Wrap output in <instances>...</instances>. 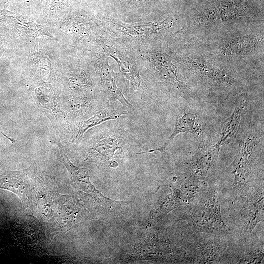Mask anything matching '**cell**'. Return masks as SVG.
<instances>
[{"mask_svg": "<svg viewBox=\"0 0 264 264\" xmlns=\"http://www.w3.org/2000/svg\"><path fill=\"white\" fill-rule=\"evenodd\" d=\"M264 23L224 27L201 43L199 50L213 63L233 64L262 60L264 57Z\"/></svg>", "mask_w": 264, "mask_h": 264, "instance_id": "obj_1", "label": "cell"}, {"mask_svg": "<svg viewBox=\"0 0 264 264\" xmlns=\"http://www.w3.org/2000/svg\"><path fill=\"white\" fill-rule=\"evenodd\" d=\"M172 57L188 76L210 90L229 92L236 88L234 77L218 67L199 50L186 47L173 52Z\"/></svg>", "mask_w": 264, "mask_h": 264, "instance_id": "obj_2", "label": "cell"}, {"mask_svg": "<svg viewBox=\"0 0 264 264\" xmlns=\"http://www.w3.org/2000/svg\"><path fill=\"white\" fill-rule=\"evenodd\" d=\"M127 261L151 260L161 263L186 262V253L169 240L167 229L158 227L150 229L136 238L128 251Z\"/></svg>", "mask_w": 264, "mask_h": 264, "instance_id": "obj_3", "label": "cell"}, {"mask_svg": "<svg viewBox=\"0 0 264 264\" xmlns=\"http://www.w3.org/2000/svg\"><path fill=\"white\" fill-rule=\"evenodd\" d=\"M141 52L150 75L159 87L175 96L190 97V86L171 55L159 47Z\"/></svg>", "mask_w": 264, "mask_h": 264, "instance_id": "obj_4", "label": "cell"}, {"mask_svg": "<svg viewBox=\"0 0 264 264\" xmlns=\"http://www.w3.org/2000/svg\"><path fill=\"white\" fill-rule=\"evenodd\" d=\"M220 193L219 188L212 187L191 205L186 219L196 231L222 236L230 232L221 216Z\"/></svg>", "mask_w": 264, "mask_h": 264, "instance_id": "obj_5", "label": "cell"}, {"mask_svg": "<svg viewBox=\"0 0 264 264\" xmlns=\"http://www.w3.org/2000/svg\"><path fill=\"white\" fill-rule=\"evenodd\" d=\"M224 27L214 3H208L192 12L183 26L171 37L187 44L202 43L217 34Z\"/></svg>", "mask_w": 264, "mask_h": 264, "instance_id": "obj_6", "label": "cell"}, {"mask_svg": "<svg viewBox=\"0 0 264 264\" xmlns=\"http://www.w3.org/2000/svg\"><path fill=\"white\" fill-rule=\"evenodd\" d=\"M174 20L169 17L156 22L127 23L114 18L104 20V24L110 31L126 41H157L160 40L174 27Z\"/></svg>", "mask_w": 264, "mask_h": 264, "instance_id": "obj_7", "label": "cell"}, {"mask_svg": "<svg viewBox=\"0 0 264 264\" xmlns=\"http://www.w3.org/2000/svg\"><path fill=\"white\" fill-rule=\"evenodd\" d=\"M60 153L58 160L62 163L67 170L73 186L76 189L82 201L86 203L91 209L106 206L110 199L104 197L90 180L88 170L74 165L69 160L64 146L59 140H56Z\"/></svg>", "mask_w": 264, "mask_h": 264, "instance_id": "obj_8", "label": "cell"}, {"mask_svg": "<svg viewBox=\"0 0 264 264\" xmlns=\"http://www.w3.org/2000/svg\"><path fill=\"white\" fill-rule=\"evenodd\" d=\"M0 33L7 41H28L42 35L53 37L29 18L6 9H0Z\"/></svg>", "mask_w": 264, "mask_h": 264, "instance_id": "obj_9", "label": "cell"}, {"mask_svg": "<svg viewBox=\"0 0 264 264\" xmlns=\"http://www.w3.org/2000/svg\"><path fill=\"white\" fill-rule=\"evenodd\" d=\"M88 214L77 198L60 195L56 212L45 225L50 233L66 232L88 219Z\"/></svg>", "mask_w": 264, "mask_h": 264, "instance_id": "obj_10", "label": "cell"}, {"mask_svg": "<svg viewBox=\"0 0 264 264\" xmlns=\"http://www.w3.org/2000/svg\"><path fill=\"white\" fill-rule=\"evenodd\" d=\"M60 194L51 179H44L38 173L32 188V214L45 224L54 216L59 201Z\"/></svg>", "mask_w": 264, "mask_h": 264, "instance_id": "obj_11", "label": "cell"}, {"mask_svg": "<svg viewBox=\"0 0 264 264\" xmlns=\"http://www.w3.org/2000/svg\"><path fill=\"white\" fill-rule=\"evenodd\" d=\"M254 144V138L251 136L242 140L240 143V152L233 163L234 175L233 186L236 198L244 197L250 190V184L253 176Z\"/></svg>", "mask_w": 264, "mask_h": 264, "instance_id": "obj_12", "label": "cell"}, {"mask_svg": "<svg viewBox=\"0 0 264 264\" xmlns=\"http://www.w3.org/2000/svg\"><path fill=\"white\" fill-rule=\"evenodd\" d=\"M34 164L27 169L7 171L0 174V188L15 194L21 199L23 208L32 214V188L36 180Z\"/></svg>", "mask_w": 264, "mask_h": 264, "instance_id": "obj_13", "label": "cell"}, {"mask_svg": "<svg viewBox=\"0 0 264 264\" xmlns=\"http://www.w3.org/2000/svg\"><path fill=\"white\" fill-rule=\"evenodd\" d=\"M127 137L120 129L104 130L88 150V156L95 161L114 160L124 157Z\"/></svg>", "mask_w": 264, "mask_h": 264, "instance_id": "obj_14", "label": "cell"}, {"mask_svg": "<svg viewBox=\"0 0 264 264\" xmlns=\"http://www.w3.org/2000/svg\"><path fill=\"white\" fill-rule=\"evenodd\" d=\"M220 149L216 144L198 149L184 164V177L206 182H212Z\"/></svg>", "mask_w": 264, "mask_h": 264, "instance_id": "obj_15", "label": "cell"}, {"mask_svg": "<svg viewBox=\"0 0 264 264\" xmlns=\"http://www.w3.org/2000/svg\"><path fill=\"white\" fill-rule=\"evenodd\" d=\"M97 44L107 55L112 58L118 64L121 76L128 88L145 94L154 101L146 83L140 76L136 64L124 52L110 43L99 40Z\"/></svg>", "mask_w": 264, "mask_h": 264, "instance_id": "obj_16", "label": "cell"}, {"mask_svg": "<svg viewBox=\"0 0 264 264\" xmlns=\"http://www.w3.org/2000/svg\"><path fill=\"white\" fill-rule=\"evenodd\" d=\"M225 27L248 26L257 23V17L246 0H216L214 2Z\"/></svg>", "mask_w": 264, "mask_h": 264, "instance_id": "obj_17", "label": "cell"}, {"mask_svg": "<svg viewBox=\"0 0 264 264\" xmlns=\"http://www.w3.org/2000/svg\"><path fill=\"white\" fill-rule=\"evenodd\" d=\"M219 236L215 235L214 237L190 244L186 253V262L193 264L219 263L226 246Z\"/></svg>", "mask_w": 264, "mask_h": 264, "instance_id": "obj_18", "label": "cell"}, {"mask_svg": "<svg viewBox=\"0 0 264 264\" xmlns=\"http://www.w3.org/2000/svg\"><path fill=\"white\" fill-rule=\"evenodd\" d=\"M246 197V200L239 213L241 232L245 238L258 223L264 221L263 185L251 190Z\"/></svg>", "mask_w": 264, "mask_h": 264, "instance_id": "obj_19", "label": "cell"}, {"mask_svg": "<svg viewBox=\"0 0 264 264\" xmlns=\"http://www.w3.org/2000/svg\"><path fill=\"white\" fill-rule=\"evenodd\" d=\"M96 70L100 78L101 86L105 95L109 100H117L126 107L132 105L125 98L116 84L117 74L109 65L106 55L97 58L95 63Z\"/></svg>", "mask_w": 264, "mask_h": 264, "instance_id": "obj_20", "label": "cell"}, {"mask_svg": "<svg viewBox=\"0 0 264 264\" xmlns=\"http://www.w3.org/2000/svg\"><path fill=\"white\" fill-rule=\"evenodd\" d=\"M234 109L230 116L224 121L220 139L216 144L220 148L233 140L242 124V120L248 106L247 94L243 93L236 98Z\"/></svg>", "mask_w": 264, "mask_h": 264, "instance_id": "obj_21", "label": "cell"}, {"mask_svg": "<svg viewBox=\"0 0 264 264\" xmlns=\"http://www.w3.org/2000/svg\"><path fill=\"white\" fill-rule=\"evenodd\" d=\"M159 192V196L148 217V223L164 217L171 210L184 205L183 195L179 187L173 185L163 186Z\"/></svg>", "mask_w": 264, "mask_h": 264, "instance_id": "obj_22", "label": "cell"}, {"mask_svg": "<svg viewBox=\"0 0 264 264\" xmlns=\"http://www.w3.org/2000/svg\"><path fill=\"white\" fill-rule=\"evenodd\" d=\"M197 116L194 113H186L177 118L175 122L174 129L172 134L167 141L161 147L156 149H151L147 151L134 154H140L147 153L158 151L163 152L174 138L179 134L187 133H191L195 136L199 140V146L198 149L204 146V140L199 127L197 124Z\"/></svg>", "mask_w": 264, "mask_h": 264, "instance_id": "obj_23", "label": "cell"}, {"mask_svg": "<svg viewBox=\"0 0 264 264\" xmlns=\"http://www.w3.org/2000/svg\"><path fill=\"white\" fill-rule=\"evenodd\" d=\"M127 115V112L115 109L107 102L106 105L98 110L93 116L88 119L81 121L77 124V132L74 141L80 142L86 132L92 127L107 121L124 118Z\"/></svg>", "mask_w": 264, "mask_h": 264, "instance_id": "obj_24", "label": "cell"}, {"mask_svg": "<svg viewBox=\"0 0 264 264\" xmlns=\"http://www.w3.org/2000/svg\"><path fill=\"white\" fill-rule=\"evenodd\" d=\"M65 26L68 33L76 39H87L91 33L90 24L87 20L78 16H71Z\"/></svg>", "mask_w": 264, "mask_h": 264, "instance_id": "obj_25", "label": "cell"}, {"mask_svg": "<svg viewBox=\"0 0 264 264\" xmlns=\"http://www.w3.org/2000/svg\"><path fill=\"white\" fill-rule=\"evenodd\" d=\"M68 86L72 90L81 92L91 87L92 82L90 77L86 72L76 71L71 75L69 79Z\"/></svg>", "mask_w": 264, "mask_h": 264, "instance_id": "obj_26", "label": "cell"}, {"mask_svg": "<svg viewBox=\"0 0 264 264\" xmlns=\"http://www.w3.org/2000/svg\"><path fill=\"white\" fill-rule=\"evenodd\" d=\"M93 99L91 95H80L72 97L70 100V108L76 115H81L91 106Z\"/></svg>", "mask_w": 264, "mask_h": 264, "instance_id": "obj_27", "label": "cell"}, {"mask_svg": "<svg viewBox=\"0 0 264 264\" xmlns=\"http://www.w3.org/2000/svg\"><path fill=\"white\" fill-rule=\"evenodd\" d=\"M72 0H45V11L50 15L56 14L68 7Z\"/></svg>", "mask_w": 264, "mask_h": 264, "instance_id": "obj_28", "label": "cell"}, {"mask_svg": "<svg viewBox=\"0 0 264 264\" xmlns=\"http://www.w3.org/2000/svg\"><path fill=\"white\" fill-rule=\"evenodd\" d=\"M239 264H262L264 262L263 246L251 250L237 261Z\"/></svg>", "mask_w": 264, "mask_h": 264, "instance_id": "obj_29", "label": "cell"}, {"mask_svg": "<svg viewBox=\"0 0 264 264\" xmlns=\"http://www.w3.org/2000/svg\"><path fill=\"white\" fill-rule=\"evenodd\" d=\"M7 45V41L3 37H1L0 38V59L6 49Z\"/></svg>", "mask_w": 264, "mask_h": 264, "instance_id": "obj_30", "label": "cell"}, {"mask_svg": "<svg viewBox=\"0 0 264 264\" xmlns=\"http://www.w3.org/2000/svg\"><path fill=\"white\" fill-rule=\"evenodd\" d=\"M129 1H131L134 3H144V2H148L151 0H128Z\"/></svg>", "mask_w": 264, "mask_h": 264, "instance_id": "obj_31", "label": "cell"}, {"mask_svg": "<svg viewBox=\"0 0 264 264\" xmlns=\"http://www.w3.org/2000/svg\"><path fill=\"white\" fill-rule=\"evenodd\" d=\"M24 2H25V3H30L32 0H22Z\"/></svg>", "mask_w": 264, "mask_h": 264, "instance_id": "obj_32", "label": "cell"}]
</instances>
